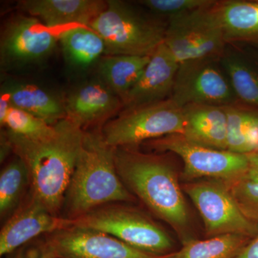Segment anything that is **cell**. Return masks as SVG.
<instances>
[{
  "instance_id": "e0dca14e",
  "label": "cell",
  "mask_w": 258,
  "mask_h": 258,
  "mask_svg": "<svg viewBox=\"0 0 258 258\" xmlns=\"http://www.w3.org/2000/svg\"><path fill=\"white\" fill-rule=\"evenodd\" d=\"M186 139L212 149L227 150V118L223 107L190 104L183 108Z\"/></svg>"
},
{
  "instance_id": "d6a6232c",
  "label": "cell",
  "mask_w": 258,
  "mask_h": 258,
  "mask_svg": "<svg viewBox=\"0 0 258 258\" xmlns=\"http://www.w3.org/2000/svg\"><path fill=\"white\" fill-rule=\"evenodd\" d=\"M243 177L258 182V166H250L247 174Z\"/></svg>"
},
{
  "instance_id": "4316f807",
  "label": "cell",
  "mask_w": 258,
  "mask_h": 258,
  "mask_svg": "<svg viewBox=\"0 0 258 258\" xmlns=\"http://www.w3.org/2000/svg\"><path fill=\"white\" fill-rule=\"evenodd\" d=\"M225 182L242 213L258 225V182L244 177Z\"/></svg>"
},
{
  "instance_id": "1f68e13d",
  "label": "cell",
  "mask_w": 258,
  "mask_h": 258,
  "mask_svg": "<svg viewBox=\"0 0 258 258\" xmlns=\"http://www.w3.org/2000/svg\"><path fill=\"white\" fill-rule=\"evenodd\" d=\"M10 152H13L11 145H10L9 140H8V137H7L5 130H2L1 149H0V160H1V163L5 161Z\"/></svg>"
},
{
  "instance_id": "cb8c5ba5",
  "label": "cell",
  "mask_w": 258,
  "mask_h": 258,
  "mask_svg": "<svg viewBox=\"0 0 258 258\" xmlns=\"http://www.w3.org/2000/svg\"><path fill=\"white\" fill-rule=\"evenodd\" d=\"M251 240L238 235L198 239L182 245L176 251V258H235Z\"/></svg>"
},
{
  "instance_id": "5bb4252c",
  "label": "cell",
  "mask_w": 258,
  "mask_h": 258,
  "mask_svg": "<svg viewBox=\"0 0 258 258\" xmlns=\"http://www.w3.org/2000/svg\"><path fill=\"white\" fill-rule=\"evenodd\" d=\"M179 63L163 42L123 102V110L152 104L170 98Z\"/></svg>"
},
{
  "instance_id": "9a60e30c",
  "label": "cell",
  "mask_w": 258,
  "mask_h": 258,
  "mask_svg": "<svg viewBox=\"0 0 258 258\" xmlns=\"http://www.w3.org/2000/svg\"><path fill=\"white\" fill-rule=\"evenodd\" d=\"M66 118L86 131L88 127L104 125L120 109L123 102L103 81L83 85L64 101Z\"/></svg>"
},
{
  "instance_id": "52a82bcc",
  "label": "cell",
  "mask_w": 258,
  "mask_h": 258,
  "mask_svg": "<svg viewBox=\"0 0 258 258\" xmlns=\"http://www.w3.org/2000/svg\"><path fill=\"white\" fill-rule=\"evenodd\" d=\"M144 144L157 153L179 156L184 162L181 176L185 182L201 179L234 181L245 176L250 168L246 154L204 147L183 134H169Z\"/></svg>"
},
{
  "instance_id": "f1b7e54d",
  "label": "cell",
  "mask_w": 258,
  "mask_h": 258,
  "mask_svg": "<svg viewBox=\"0 0 258 258\" xmlns=\"http://www.w3.org/2000/svg\"><path fill=\"white\" fill-rule=\"evenodd\" d=\"M6 258H55L45 238H37L22 246Z\"/></svg>"
},
{
  "instance_id": "6da1fadb",
  "label": "cell",
  "mask_w": 258,
  "mask_h": 258,
  "mask_svg": "<svg viewBox=\"0 0 258 258\" xmlns=\"http://www.w3.org/2000/svg\"><path fill=\"white\" fill-rule=\"evenodd\" d=\"M168 153L147 154L136 147L115 148V167L126 189L170 226L184 245L198 238L177 169Z\"/></svg>"
},
{
  "instance_id": "d6986e66",
  "label": "cell",
  "mask_w": 258,
  "mask_h": 258,
  "mask_svg": "<svg viewBox=\"0 0 258 258\" xmlns=\"http://www.w3.org/2000/svg\"><path fill=\"white\" fill-rule=\"evenodd\" d=\"M9 96L12 106L31 113L48 124L66 118L64 102L35 85L6 83L2 86Z\"/></svg>"
},
{
  "instance_id": "277c9868",
  "label": "cell",
  "mask_w": 258,
  "mask_h": 258,
  "mask_svg": "<svg viewBox=\"0 0 258 258\" xmlns=\"http://www.w3.org/2000/svg\"><path fill=\"white\" fill-rule=\"evenodd\" d=\"M89 28L104 41L105 55L152 56L164 41L166 25L124 2L109 0Z\"/></svg>"
},
{
  "instance_id": "ba28073f",
  "label": "cell",
  "mask_w": 258,
  "mask_h": 258,
  "mask_svg": "<svg viewBox=\"0 0 258 258\" xmlns=\"http://www.w3.org/2000/svg\"><path fill=\"white\" fill-rule=\"evenodd\" d=\"M214 6L169 19L164 43L179 64L222 57L227 42Z\"/></svg>"
},
{
  "instance_id": "30bf717a",
  "label": "cell",
  "mask_w": 258,
  "mask_h": 258,
  "mask_svg": "<svg viewBox=\"0 0 258 258\" xmlns=\"http://www.w3.org/2000/svg\"><path fill=\"white\" fill-rule=\"evenodd\" d=\"M71 27L59 30V28H49L34 17L19 15L12 18L2 32V71H9L43 60L55 48L61 33Z\"/></svg>"
},
{
  "instance_id": "9c48e42d",
  "label": "cell",
  "mask_w": 258,
  "mask_h": 258,
  "mask_svg": "<svg viewBox=\"0 0 258 258\" xmlns=\"http://www.w3.org/2000/svg\"><path fill=\"white\" fill-rule=\"evenodd\" d=\"M183 191L198 209L208 238L238 235L252 239L258 235V225L240 211L225 181L201 179L181 184Z\"/></svg>"
},
{
  "instance_id": "8992f818",
  "label": "cell",
  "mask_w": 258,
  "mask_h": 258,
  "mask_svg": "<svg viewBox=\"0 0 258 258\" xmlns=\"http://www.w3.org/2000/svg\"><path fill=\"white\" fill-rule=\"evenodd\" d=\"M183 108L170 98L164 101L123 110L102 126L101 133L112 147H135L169 134H184Z\"/></svg>"
},
{
  "instance_id": "836d02e7",
  "label": "cell",
  "mask_w": 258,
  "mask_h": 258,
  "mask_svg": "<svg viewBox=\"0 0 258 258\" xmlns=\"http://www.w3.org/2000/svg\"><path fill=\"white\" fill-rule=\"evenodd\" d=\"M250 166H258V152L251 153V154H246Z\"/></svg>"
},
{
  "instance_id": "3957f363",
  "label": "cell",
  "mask_w": 258,
  "mask_h": 258,
  "mask_svg": "<svg viewBox=\"0 0 258 258\" xmlns=\"http://www.w3.org/2000/svg\"><path fill=\"white\" fill-rule=\"evenodd\" d=\"M115 149L106 143L101 132L85 131L82 147L64 198V217L77 218L108 204L137 201L117 172Z\"/></svg>"
},
{
  "instance_id": "f546056e",
  "label": "cell",
  "mask_w": 258,
  "mask_h": 258,
  "mask_svg": "<svg viewBox=\"0 0 258 258\" xmlns=\"http://www.w3.org/2000/svg\"><path fill=\"white\" fill-rule=\"evenodd\" d=\"M12 107L13 106L8 93L1 88V92H0V125L1 126H5L7 116Z\"/></svg>"
},
{
  "instance_id": "ac0fdd59",
  "label": "cell",
  "mask_w": 258,
  "mask_h": 258,
  "mask_svg": "<svg viewBox=\"0 0 258 258\" xmlns=\"http://www.w3.org/2000/svg\"><path fill=\"white\" fill-rule=\"evenodd\" d=\"M213 8L227 43L258 44V1H218Z\"/></svg>"
},
{
  "instance_id": "4dcf8cb0",
  "label": "cell",
  "mask_w": 258,
  "mask_h": 258,
  "mask_svg": "<svg viewBox=\"0 0 258 258\" xmlns=\"http://www.w3.org/2000/svg\"><path fill=\"white\" fill-rule=\"evenodd\" d=\"M235 258H258V235Z\"/></svg>"
},
{
  "instance_id": "2e32d148",
  "label": "cell",
  "mask_w": 258,
  "mask_h": 258,
  "mask_svg": "<svg viewBox=\"0 0 258 258\" xmlns=\"http://www.w3.org/2000/svg\"><path fill=\"white\" fill-rule=\"evenodd\" d=\"M102 0H23L20 10L40 20L49 28L71 25L88 27L106 9Z\"/></svg>"
},
{
  "instance_id": "484cf974",
  "label": "cell",
  "mask_w": 258,
  "mask_h": 258,
  "mask_svg": "<svg viewBox=\"0 0 258 258\" xmlns=\"http://www.w3.org/2000/svg\"><path fill=\"white\" fill-rule=\"evenodd\" d=\"M5 126L13 133L28 138L43 137L53 129V125L48 124L31 113L13 106L7 116Z\"/></svg>"
},
{
  "instance_id": "d4e9b609",
  "label": "cell",
  "mask_w": 258,
  "mask_h": 258,
  "mask_svg": "<svg viewBox=\"0 0 258 258\" xmlns=\"http://www.w3.org/2000/svg\"><path fill=\"white\" fill-rule=\"evenodd\" d=\"M233 92L242 101L258 106V76L241 61L227 57L222 61Z\"/></svg>"
},
{
  "instance_id": "7a4b0ae2",
  "label": "cell",
  "mask_w": 258,
  "mask_h": 258,
  "mask_svg": "<svg viewBox=\"0 0 258 258\" xmlns=\"http://www.w3.org/2000/svg\"><path fill=\"white\" fill-rule=\"evenodd\" d=\"M15 156L28 168L30 194L55 215H60L82 147L85 131L68 118L50 134L28 138L5 130Z\"/></svg>"
},
{
  "instance_id": "83f0119b",
  "label": "cell",
  "mask_w": 258,
  "mask_h": 258,
  "mask_svg": "<svg viewBox=\"0 0 258 258\" xmlns=\"http://www.w3.org/2000/svg\"><path fill=\"white\" fill-rule=\"evenodd\" d=\"M217 2L215 0H144L139 3L154 14L169 19L193 10L210 8L217 4Z\"/></svg>"
},
{
  "instance_id": "ffe728a7",
  "label": "cell",
  "mask_w": 258,
  "mask_h": 258,
  "mask_svg": "<svg viewBox=\"0 0 258 258\" xmlns=\"http://www.w3.org/2000/svg\"><path fill=\"white\" fill-rule=\"evenodd\" d=\"M151 56L105 55L98 64L102 81L121 100L137 82Z\"/></svg>"
},
{
  "instance_id": "8fae6325",
  "label": "cell",
  "mask_w": 258,
  "mask_h": 258,
  "mask_svg": "<svg viewBox=\"0 0 258 258\" xmlns=\"http://www.w3.org/2000/svg\"><path fill=\"white\" fill-rule=\"evenodd\" d=\"M215 61L203 59L179 64L170 97L178 106L233 104V90Z\"/></svg>"
},
{
  "instance_id": "e575fe53",
  "label": "cell",
  "mask_w": 258,
  "mask_h": 258,
  "mask_svg": "<svg viewBox=\"0 0 258 258\" xmlns=\"http://www.w3.org/2000/svg\"><path fill=\"white\" fill-rule=\"evenodd\" d=\"M257 152H258V150L257 151Z\"/></svg>"
},
{
  "instance_id": "7402d4cb",
  "label": "cell",
  "mask_w": 258,
  "mask_h": 258,
  "mask_svg": "<svg viewBox=\"0 0 258 258\" xmlns=\"http://www.w3.org/2000/svg\"><path fill=\"white\" fill-rule=\"evenodd\" d=\"M227 118V150L248 154L258 150V115L233 106H222Z\"/></svg>"
},
{
  "instance_id": "4fadbf2b",
  "label": "cell",
  "mask_w": 258,
  "mask_h": 258,
  "mask_svg": "<svg viewBox=\"0 0 258 258\" xmlns=\"http://www.w3.org/2000/svg\"><path fill=\"white\" fill-rule=\"evenodd\" d=\"M74 226L72 219L51 213L30 194L8 219L0 232V255L7 256L22 246Z\"/></svg>"
},
{
  "instance_id": "44dd1931",
  "label": "cell",
  "mask_w": 258,
  "mask_h": 258,
  "mask_svg": "<svg viewBox=\"0 0 258 258\" xmlns=\"http://www.w3.org/2000/svg\"><path fill=\"white\" fill-rule=\"evenodd\" d=\"M59 42L68 62L79 67L90 66L106 52L104 41L99 35L82 25L64 30Z\"/></svg>"
},
{
  "instance_id": "7c38bea8",
  "label": "cell",
  "mask_w": 258,
  "mask_h": 258,
  "mask_svg": "<svg viewBox=\"0 0 258 258\" xmlns=\"http://www.w3.org/2000/svg\"><path fill=\"white\" fill-rule=\"evenodd\" d=\"M55 258H176L144 252L103 232L73 227L44 236Z\"/></svg>"
},
{
  "instance_id": "603a6c76",
  "label": "cell",
  "mask_w": 258,
  "mask_h": 258,
  "mask_svg": "<svg viewBox=\"0 0 258 258\" xmlns=\"http://www.w3.org/2000/svg\"><path fill=\"white\" fill-rule=\"evenodd\" d=\"M28 187H30L28 168L20 158L15 156L0 173V215L11 217L20 206Z\"/></svg>"
},
{
  "instance_id": "5b68a950",
  "label": "cell",
  "mask_w": 258,
  "mask_h": 258,
  "mask_svg": "<svg viewBox=\"0 0 258 258\" xmlns=\"http://www.w3.org/2000/svg\"><path fill=\"white\" fill-rule=\"evenodd\" d=\"M130 203H112L72 219L74 227L103 232L149 253H172L174 242L160 225Z\"/></svg>"
}]
</instances>
